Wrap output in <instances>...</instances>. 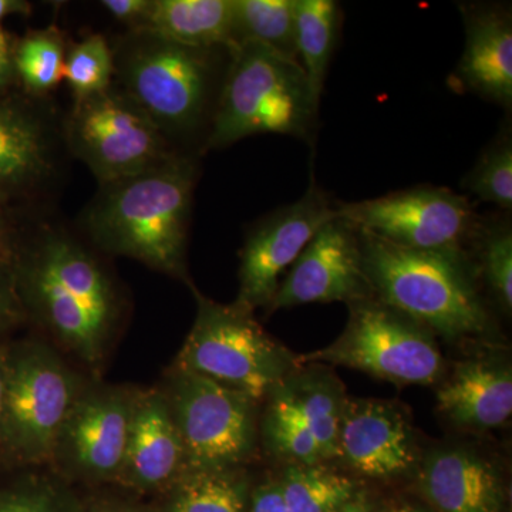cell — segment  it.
I'll return each mask as SVG.
<instances>
[{
	"mask_svg": "<svg viewBox=\"0 0 512 512\" xmlns=\"http://www.w3.org/2000/svg\"><path fill=\"white\" fill-rule=\"evenodd\" d=\"M375 512H433L427 507L423 500H412V498H399L386 505L383 510Z\"/></svg>",
	"mask_w": 512,
	"mask_h": 512,
	"instance_id": "d590c367",
	"label": "cell"
},
{
	"mask_svg": "<svg viewBox=\"0 0 512 512\" xmlns=\"http://www.w3.org/2000/svg\"><path fill=\"white\" fill-rule=\"evenodd\" d=\"M348 306L339 338L298 355L299 363L349 367L399 387L437 386L446 376V359L426 326L375 296Z\"/></svg>",
	"mask_w": 512,
	"mask_h": 512,
	"instance_id": "52a82bcc",
	"label": "cell"
},
{
	"mask_svg": "<svg viewBox=\"0 0 512 512\" xmlns=\"http://www.w3.org/2000/svg\"><path fill=\"white\" fill-rule=\"evenodd\" d=\"M141 30L192 47H234L232 0H153Z\"/></svg>",
	"mask_w": 512,
	"mask_h": 512,
	"instance_id": "7402d4cb",
	"label": "cell"
},
{
	"mask_svg": "<svg viewBox=\"0 0 512 512\" xmlns=\"http://www.w3.org/2000/svg\"><path fill=\"white\" fill-rule=\"evenodd\" d=\"M234 46L258 43L298 62L295 0H232Z\"/></svg>",
	"mask_w": 512,
	"mask_h": 512,
	"instance_id": "484cf974",
	"label": "cell"
},
{
	"mask_svg": "<svg viewBox=\"0 0 512 512\" xmlns=\"http://www.w3.org/2000/svg\"><path fill=\"white\" fill-rule=\"evenodd\" d=\"M372 296L363 268L359 232L336 214L303 249L282 279L266 313L311 303L350 305Z\"/></svg>",
	"mask_w": 512,
	"mask_h": 512,
	"instance_id": "ac0fdd59",
	"label": "cell"
},
{
	"mask_svg": "<svg viewBox=\"0 0 512 512\" xmlns=\"http://www.w3.org/2000/svg\"><path fill=\"white\" fill-rule=\"evenodd\" d=\"M100 5L127 30H141L146 25L153 0H103Z\"/></svg>",
	"mask_w": 512,
	"mask_h": 512,
	"instance_id": "1f68e13d",
	"label": "cell"
},
{
	"mask_svg": "<svg viewBox=\"0 0 512 512\" xmlns=\"http://www.w3.org/2000/svg\"><path fill=\"white\" fill-rule=\"evenodd\" d=\"M247 512H291L282 497L278 481L269 480L249 493Z\"/></svg>",
	"mask_w": 512,
	"mask_h": 512,
	"instance_id": "d6a6232c",
	"label": "cell"
},
{
	"mask_svg": "<svg viewBox=\"0 0 512 512\" xmlns=\"http://www.w3.org/2000/svg\"><path fill=\"white\" fill-rule=\"evenodd\" d=\"M464 190L504 212L512 210V138L505 127L485 148L470 173L463 178Z\"/></svg>",
	"mask_w": 512,
	"mask_h": 512,
	"instance_id": "f546056e",
	"label": "cell"
},
{
	"mask_svg": "<svg viewBox=\"0 0 512 512\" xmlns=\"http://www.w3.org/2000/svg\"><path fill=\"white\" fill-rule=\"evenodd\" d=\"M373 296L451 345H498V329L467 251H419L359 231Z\"/></svg>",
	"mask_w": 512,
	"mask_h": 512,
	"instance_id": "277c9868",
	"label": "cell"
},
{
	"mask_svg": "<svg viewBox=\"0 0 512 512\" xmlns=\"http://www.w3.org/2000/svg\"><path fill=\"white\" fill-rule=\"evenodd\" d=\"M276 481L291 512H336L360 491L355 478L330 463L285 466Z\"/></svg>",
	"mask_w": 512,
	"mask_h": 512,
	"instance_id": "d4e9b609",
	"label": "cell"
},
{
	"mask_svg": "<svg viewBox=\"0 0 512 512\" xmlns=\"http://www.w3.org/2000/svg\"><path fill=\"white\" fill-rule=\"evenodd\" d=\"M348 397L329 366H299L262 402L259 441L264 450L284 466L332 464Z\"/></svg>",
	"mask_w": 512,
	"mask_h": 512,
	"instance_id": "30bf717a",
	"label": "cell"
},
{
	"mask_svg": "<svg viewBox=\"0 0 512 512\" xmlns=\"http://www.w3.org/2000/svg\"><path fill=\"white\" fill-rule=\"evenodd\" d=\"M170 488L167 512H247L249 485L242 468L185 470Z\"/></svg>",
	"mask_w": 512,
	"mask_h": 512,
	"instance_id": "cb8c5ba5",
	"label": "cell"
},
{
	"mask_svg": "<svg viewBox=\"0 0 512 512\" xmlns=\"http://www.w3.org/2000/svg\"><path fill=\"white\" fill-rule=\"evenodd\" d=\"M64 113L50 97L0 93V202L22 200L37 214L55 211L69 171Z\"/></svg>",
	"mask_w": 512,
	"mask_h": 512,
	"instance_id": "7c38bea8",
	"label": "cell"
},
{
	"mask_svg": "<svg viewBox=\"0 0 512 512\" xmlns=\"http://www.w3.org/2000/svg\"><path fill=\"white\" fill-rule=\"evenodd\" d=\"M89 512H143L137 508L130 507V505L119 503H101L93 505Z\"/></svg>",
	"mask_w": 512,
	"mask_h": 512,
	"instance_id": "f35d334b",
	"label": "cell"
},
{
	"mask_svg": "<svg viewBox=\"0 0 512 512\" xmlns=\"http://www.w3.org/2000/svg\"><path fill=\"white\" fill-rule=\"evenodd\" d=\"M12 291H16L13 275L8 276L5 272L0 276V325L10 312L13 302Z\"/></svg>",
	"mask_w": 512,
	"mask_h": 512,
	"instance_id": "e575fe53",
	"label": "cell"
},
{
	"mask_svg": "<svg viewBox=\"0 0 512 512\" xmlns=\"http://www.w3.org/2000/svg\"><path fill=\"white\" fill-rule=\"evenodd\" d=\"M110 45L113 86L180 156L207 153L232 47L185 46L148 30H126Z\"/></svg>",
	"mask_w": 512,
	"mask_h": 512,
	"instance_id": "7a4b0ae2",
	"label": "cell"
},
{
	"mask_svg": "<svg viewBox=\"0 0 512 512\" xmlns=\"http://www.w3.org/2000/svg\"><path fill=\"white\" fill-rule=\"evenodd\" d=\"M336 512H375V508H373L372 501L367 497L365 491L360 490L348 504L343 505Z\"/></svg>",
	"mask_w": 512,
	"mask_h": 512,
	"instance_id": "74e56055",
	"label": "cell"
},
{
	"mask_svg": "<svg viewBox=\"0 0 512 512\" xmlns=\"http://www.w3.org/2000/svg\"><path fill=\"white\" fill-rule=\"evenodd\" d=\"M83 389L80 377L47 343L6 353L2 446L23 463H50Z\"/></svg>",
	"mask_w": 512,
	"mask_h": 512,
	"instance_id": "ba28073f",
	"label": "cell"
},
{
	"mask_svg": "<svg viewBox=\"0 0 512 512\" xmlns=\"http://www.w3.org/2000/svg\"><path fill=\"white\" fill-rule=\"evenodd\" d=\"M413 480L433 512H510L503 461L477 441L450 439L424 448Z\"/></svg>",
	"mask_w": 512,
	"mask_h": 512,
	"instance_id": "e0dca14e",
	"label": "cell"
},
{
	"mask_svg": "<svg viewBox=\"0 0 512 512\" xmlns=\"http://www.w3.org/2000/svg\"><path fill=\"white\" fill-rule=\"evenodd\" d=\"M339 5L332 0H295L296 52L313 100L319 104L338 39Z\"/></svg>",
	"mask_w": 512,
	"mask_h": 512,
	"instance_id": "603a6c76",
	"label": "cell"
},
{
	"mask_svg": "<svg viewBox=\"0 0 512 512\" xmlns=\"http://www.w3.org/2000/svg\"><path fill=\"white\" fill-rule=\"evenodd\" d=\"M13 53L15 46H12V40L6 30L0 26V93L5 92L13 77H16Z\"/></svg>",
	"mask_w": 512,
	"mask_h": 512,
	"instance_id": "836d02e7",
	"label": "cell"
},
{
	"mask_svg": "<svg viewBox=\"0 0 512 512\" xmlns=\"http://www.w3.org/2000/svg\"><path fill=\"white\" fill-rule=\"evenodd\" d=\"M163 392L183 440L185 470L242 468L255 456L261 403L174 366Z\"/></svg>",
	"mask_w": 512,
	"mask_h": 512,
	"instance_id": "9c48e42d",
	"label": "cell"
},
{
	"mask_svg": "<svg viewBox=\"0 0 512 512\" xmlns=\"http://www.w3.org/2000/svg\"><path fill=\"white\" fill-rule=\"evenodd\" d=\"M423 451L404 404L348 397L333 461L340 470L355 480H413Z\"/></svg>",
	"mask_w": 512,
	"mask_h": 512,
	"instance_id": "9a60e30c",
	"label": "cell"
},
{
	"mask_svg": "<svg viewBox=\"0 0 512 512\" xmlns=\"http://www.w3.org/2000/svg\"><path fill=\"white\" fill-rule=\"evenodd\" d=\"M6 353L0 352V444H2L3 392H5Z\"/></svg>",
	"mask_w": 512,
	"mask_h": 512,
	"instance_id": "ab89813d",
	"label": "cell"
},
{
	"mask_svg": "<svg viewBox=\"0 0 512 512\" xmlns=\"http://www.w3.org/2000/svg\"><path fill=\"white\" fill-rule=\"evenodd\" d=\"M185 471V451L163 390L138 392L117 481L141 491L171 487Z\"/></svg>",
	"mask_w": 512,
	"mask_h": 512,
	"instance_id": "44dd1931",
	"label": "cell"
},
{
	"mask_svg": "<svg viewBox=\"0 0 512 512\" xmlns=\"http://www.w3.org/2000/svg\"><path fill=\"white\" fill-rule=\"evenodd\" d=\"M103 255L52 211L32 218L12 258L19 302L57 345L90 367L103 362L124 312Z\"/></svg>",
	"mask_w": 512,
	"mask_h": 512,
	"instance_id": "6da1fadb",
	"label": "cell"
},
{
	"mask_svg": "<svg viewBox=\"0 0 512 512\" xmlns=\"http://www.w3.org/2000/svg\"><path fill=\"white\" fill-rule=\"evenodd\" d=\"M32 5L23 0H0V22L10 15H29Z\"/></svg>",
	"mask_w": 512,
	"mask_h": 512,
	"instance_id": "8d00e7d4",
	"label": "cell"
},
{
	"mask_svg": "<svg viewBox=\"0 0 512 512\" xmlns=\"http://www.w3.org/2000/svg\"><path fill=\"white\" fill-rule=\"evenodd\" d=\"M197 315L174 367L208 377L262 404L302 363L272 338L254 312L232 302L218 303L190 284Z\"/></svg>",
	"mask_w": 512,
	"mask_h": 512,
	"instance_id": "8992f818",
	"label": "cell"
},
{
	"mask_svg": "<svg viewBox=\"0 0 512 512\" xmlns=\"http://www.w3.org/2000/svg\"><path fill=\"white\" fill-rule=\"evenodd\" d=\"M136 393L123 387H84L56 440L52 461L73 476L119 478L126 457Z\"/></svg>",
	"mask_w": 512,
	"mask_h": 512,
	"instance_id": "2e32d148",
	"label": "cell"
},
{
	"mask_svg": "<svg viewBox=\"0 0 512 512\" xmlns=\"http://www.w3.org/2000/svg\"><path fill=\"white\" fill-rule=\"evenodd\" d=\"M466 45L453 74L460 92L512 106V16L498 3H464Z\"/></svg>",
	"mask_w": 512,
	"mask_h": 512,
	"instance_id": "ffe728a7",
	"label": "cell"
},
{
	"mask_svg": "<svg viewBox=\"0 0 512 512\" xmlns=\"http://www.w3.org/2000/svg\"><path fill=\"white\" fill-rule=\"evenodd\" d=\"M63 79L69 84L74 101L109 90L114 79L110 40L93 33L82 42L67 47Z\"/></svg>",
	"mask_w": 512,
	"mask_h": 512,
	"instance_id": "f1b7e54d",
	"label": "cell"
},
{
	"mask_svg": "<svg viewBox=\"0 0 512 512\" xmlns=\"http://www.w3.org/2000/svg\"><path fill=\"white\" fill-rule=\"evenodd\" d=\"M478 278L494 296L501 311H512V229L507 217L480 220L467 248Z\"/></svg>",
	"mask_w": 512,
	"mask_h": 512,
	"instance_id": "4316f807",
	"label": "cell"
},
{
	"mask_svg": "<svg viewBox=\"0 0 512 512\" xmlns=\"http://www.w3.org/2000/svg\"><path fill=\"white\" fill-rule=\"evenodd\" d=\"M319 104L301 64L258 43L232 47L207 151L256 134L306 138Z\"/></svg>",
	"mask_w": 512,
	"mask_h": 512,
	"instance_id": "5b68a950",
	"label": "cell"
},
{
	"mask_svg": "<svg viewBox=\"0 0 512 512\" xmlns=\"http://www.w3.org/2000/svg\"><path fill=\"white\" fill-rule=\"evenodd\" d=\"M365 234L419 251H467L481 218L468 198L443 187H414L336 205Z\"/></svg>",
	"mask_w": 512,
	"mask_h": 512,
	"instance_id": "4fadbf2b",
	"label": "cell"
},
{
	"mask_svg": "<svg viewBox=\"0 0 512 512\" xmlns=\"http://www.w3.org/2000/svg\"><path fill=\"white\" fill-rule=\"evenodd\" d=\"M336 214V204L312 181L298 201L256 222L239 255V291L234 302L252 312H266L278 292L282 275L292 268L316 232Z\"/></svg>",
	"mask_w": 512,
	"mask_h": 512,
	"instance_id": "5bb4252c",
	"label": "cell"
},
{
	"mask_svg": "<svg viewBox=\"0 0 512 512\" xmlns=\"http://www.w3.org/2000/svg\"><path fill=\"white\" fill-rule=\"evenodd\" d=\"M70 157L82 161L97 184L154 170L180 156L136 104L116 87L74 101L63 117Z\"/></svg>",
	"mask_w": 512,
	"mask_h": 512,
	"instance_id": "8fae6325",
	"label": "cell"
},
{
	"mask_svg": "<svg viewBox=\"0 0 512 512\" xmlns=\"http://www.w3.org/2000/svg\"><path fill=\"white\" fill-rule=\"evenodd\" d=\"M0 512H74L69 498L49 483L0 497Z\"/></svg>",
	"mask_w": 512,
	"mask_h": 512,
	"instance_id": "4dcf8cb0",
	"label": "cell"
},
{
	"mask_svg": "<svg viewBox=\"0 0 512 512\" xmlns=\"http://www.w3.org/2000/svg\"><path fill=\"white\" fill-rule=\"evenodd\" d=\"M437 412L470 436L501 429L512 416V367L498 345L458 360L437 384Z\"/></svg>",
	"mask_w": 512,
	"mask_h": 512,
	"instance_id": "d6986e66",
	"label": "cell"
},
{
	"mask_svg": "<svg viewBox=\"0 0 512 512\" xmlns=\"http://www.w3.org/2000/svg\"><path fill=\"white\" fill-rule=\"evenodd\" d=\"M67 47L66 36L57 26L36 30L20 40L13 64L26 93L50 97L63 80Z\"/></svg>",
	"mask_w": 512,
	"mask_h": 512,
	"instance_id": "83f0119b",
	"label": "cell"
},
{
	"mask_svg": "<svg viewBox=\"0 0 512 512\" xmlns=\"http://www.w3.org/2000/svg\"><path fill=\"white\" fill-rule=\"evenodd\" d=\"M200 158L99 184L76 227L104 255L127 256L191 284L187 272L192 201Z\"/></svg>",
	"mask_w": 512,
	"mask_h": 512,
	"instance_id": "3957f363",
	"label": "cell"
}]
</instances>
